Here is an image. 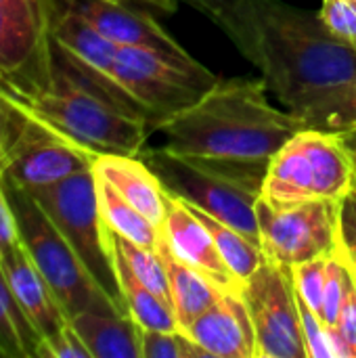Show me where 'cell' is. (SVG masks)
Segmentation results:
<instances>
[{"mask_svg":"<svg viewBox=\"0 0 356 358\" xmlns=\"http://www.w3.org/2000/svg\"><path fill=\"white\" fill-rule=\"evenodd\" d=\"M344 138H346V145L350 147V151H353V157H355V164H356V130L355 132H348V134H342Z\"/></svg>","mask_w":356,"mask_h":358,"instance_id":"8d00e7d4","label":"cell"},{"mask_svg":"<svg viewBox=\"0 0 356 358\" xmlns=\"http://www.w3.org/2000/svg\"><path fill=\"white\" fill-rule=\"evenodd\" d=\"M262 78L216 80L193 105L155 124L166 147L218 159H271L304 128L292 111L271 105Z\"/></svg>","mask_w":356,"mask_h":358,"instance_id":"7a4b0ae2","label":"cell"},{"mask_svg":"<svg viewBox=\"0 0 356 358\" xmlns=\"http://www.w3.org/2000/svg\"><path fill=\"white\" fill-rule=\"evenodd\" d=\"M55 2L84 17L94 29H99L105 38H109L120 46H138V48L153 50L193 76L218 80L208 67H204L197 59H193L149 13L128 6V2H113V0H55Z\"/></svg>","mask_w":356,"mask_h":358,"instance_id":"7c38bea8","label":"cell"},{"mask_svg":"<svg viewBox=\"0 0 356 358\" xmlns=\"http://www.w3.org/2000/svg\"><path fill=\"white\" fill-rule=\"evenodd\" d=\"M334 329L340 334V338L348 350V358H356V283L340 310V317H338V323Z\"/></svg>","mask_w":356,"mask_h":358,"instance_id":"836d02e7","label":"cell"},{"mask_svg":"<svg viewBox=\"0 0 356 358\" xmlns=\"http://www.w3.org/2000/svg\"><path fill=\"white\" fill-rule=\"evenodd\" d=\"M0 264L4 268L15 300L19 302L29 323L36 327L40 338L48 340L59 334L69 323V319L63 313L46 279L31 262L23 243H19L10 254H6Z\"/></svg>","mask_w":356,"mask_h":358,"instance_id":"9a60e30c","label":"cell"},{"mask_svg":"<svg viewBox=\"0 0 356 358\" xmlns=\"http://www.w3.org/2000/svg\"><path fill=\"white\" fill-rule=\"evenodd\" d=\"M241 296L254 325L256 358H308L292 268L264 260Z\"/></svg>","mask_w":356,"mask_h":358,"instance_id":"9c48e42d","label":"cell"},{"mask_svg":"<svg viewBox=\"0 0 356 358\" xmlns=\"http://www.w3.org/2000/svg\"><path fill=\"white\" fill-rule=\"evenodd\" d=\"M342 203L311 199L290 206L256 201L260 245L266 260L292 268L315 258H329L340 248Z\"/></svg>","mask_w":356,"mask_h":358,"instance_id":"ba28073f","label":"cell"},{"mask_svg":"<svg viewBox=\"0 0 356 358\" xmlns=\"http://www.w3.org/2000/svg\"><path fill=\"white\" fill-rule=\"evenodd\" d=\"M340 252L348 262L356 279V216L350 199L346 197L342 203V222H340Z\"/></svg>","mask_w":356,"mask_h":358,"instance_id":"d6a6232c","label":"cell"},{"mask_svg":"<svg viewBox=\"0 0 356 358\" xmlns=\"http://www.w3.org/2000/svg\"><path fill=\"white\" fill-rule=\"evenodd\" d=\"M355 275L338 248V252L334 256H329V262H327V279H325L323 304H321V313H319V317L323 319V323L327 327H336L340 310H342L350 289L355 287Z\"/></svg>","mask_w":356,"mask_h":358,"instance_id":"d4e9b609","label":"cell"},{"mask_svg":"<svg viewBox=\"0 0 356 358\" xmlns=\"http://www.w3.org/2000/svg\"><path fill=\"white\" fill-rule=\"evenodd\" d=\"M118 283L124 296V304L128 315L143 327L153 331H180L174 308L164 302L157 294H153L147 285H143L130 268L113 254Z\"/></svg>","mask_w":356,"mask_h":358,"instance_id":"ffe728a7","label":"cell"},{"mask_svg":"<svg viewBox=\"0 0 356 358\" xmlns=\"http://www.w3.org/2000/svg\"><path fill=\"white\" fill-rule=\"evenodd\" d=\"M109 241H111L113 254L130 268V273L143 285H147L153 294H157L164 302H168L172 306V292H170V283H168V273H166V266H164L159 252L151 250V248H143L138 243H132L130 239L118 235L111 229H109Z\"/></svg>","mask_w":356,"mask_h":358,"instance_id":"603a6c76","label":"cell"},{"mask_svg":"<svg viewBox=\"0 0 356 358\" xmlns=\"http://www.w3.org/2000/svg\"><path fill=\"white\" fill-rule=\"evenodd\" d=\"M29 195L48 214L109 300L122 313H128L115 275L109 229L101 214L92 168Z\"/></svg>","mask_w":356,"mask_h":358,"instance_id":"8992f818","label":"cell"},{"mask_svg":"<svg viewBox=\"0 0 356 358\" xmlns=\"http://www.w3.org/2000/svg\"><path fill=\"white\" fill-rule=\"evenodd\" d=\"M38 358H90V352L71 323H67L59 334L40 342Z\"/></svg>","mask_w":356,"mask_h":358,"instance_id":"f546056e","label":"cell"},{"mask_svg":"<svg viewBox=\"0 0 356 358\" xmlns=\"http://www.w3.org/2000/svg\"><path fill=\"white\" fill-rule=\"evenodd\" d=\"M356 185V164L342 134L296 132L269 162L260 197L275 206L311 199L344 201Z\"/></svg>","mask_w":356,"mask_h":358,"instance_id":"5b68a950","label":"cell"},{"mask_svg":"<svg viewBox=\"0 0 356 358\" xmlns=\"http://www.w3.org/2000/svg\"><path fill=\"white\" fill-rule=\"evenodd\" d=\"M187 336L210 358H256L254 325L241 292H220Z\"/></svg>","mask_w":356,"mask_h":358,"instance_id":"5bb4252c","label":"cell"},{"mask_svg":"<svg viewBox=\"0 0 356 358\" xmlns=\"http://www.w3.org/2000/svg\"><path fill=\"white\" fill-rule=\"evenodd\" d=\"M304 128H315L332 134H348L356 130V78L334 99L302 117Z\"/></svg>","mask_w":356,"mask_h":358,"instance_id":"cb8c5ba5","label":"cell"},{"mask_svg":"<svg viewBox=\"0 0 356 358\" xmlns=\"http://www.w3.org/2000/svg\"><path fill=\"white\" fill-rule=\"evenodd\" d=\"M113 2H128V0H113ZM132 2H141V4H149L155 6L164 13H174L176 10V2L178 0H132Z\"/></svg>","mask_w":356,"mask_h":358,"instance_id":"d590c367","label":"cell"},{"mask_svg":"<svg viewBox=\"0 0 356 358\" xmlns=\"http://www.w3.org/2000/svg\"><path fill=\"white\" fill-rule=\"evenodd\" d=\"M296 298H298V310H300V319H302V329H304L308 358H332L327 325L298 294H296Z\"/></svg>","mask_w":356,"mask_h":358,"instance_id":"f1b7e54d","label":"cell"},{"mask_svg":"<svg viewBox=\"0 0 356 358\" xmlns=\"http://www.w3.org/2000/svg\"><path fill=\"white\" fill-rule=\"evenodd\" d=\"M97 193H99V206L105 224L115 231L118 235L130 239L132 243H138L143 248L157 250L162 241V229L155 227L145 214H141L134 206H130L107 180L97 176Z\"/></svg>","mask_w":356,"mask_h":358,"instance_id":"44dd1931","label":"cell"},{"mask_svg":"<svg viewBox=\"0 0 356 358\" xmlns=\"http://www.w3.org/2000/svg\"><path fill=\"white\" fill-rule=\"evenodd\" d=\"M0 92L21 111L94 153L138 155L155 130L147 117L122 107L80 71L55 42L48 82L29 88L0 86Z\"/></svg>","mask_w":356,"mask_h":358,"instance_id":"3957f363","label":"cell"},{"mask_svg":"<svg viewBox=\"0 0 356 358\" xmlns=\"http://www.w3.org/2000/svg\"><path fill=\"white\" fill-rule=\"evenodd\" d=\"M350 2H355V4H356V0H350Z\"/></svg>","mask_w":356,"mask_h":358,"instance_id":"f35d334b","label":"cell"},{"mask_svg":"<svg viewBox=\"0 0 356 358\" xmlns=\"http://www.w3.org/2000/svg\"><path fill=\"white\" fill-rule=\"evenodd\" d=\"M187 2H189L193 8L201 10L204 15H208V17L214 21V19L220 17L222 13L235 8L241 0H187Z\"/></svg>","mask_w":356,"mask_h":358,"instance_id":"e575fe53","label":"cell"},{"mask_svg":"<svg viewBox=\"0 0 356 358\" xmlns=\"http://www.w3.org/2000/svg\"><path fill=\"white\" fill-rule=\"evenodd\" d=\"M40 342V334L15 300L0 264V357L38 358Z\"/></svg>","mask_w":356,"mask_h":358,"instance_id":"7402d4cb","label":"cell"},{"mask_svg":"<svg viewBox=\"0 0 356 358\" xmlns=\"http://www.w3.org/2000/svg\"><path fill=\"white\" fill-rule=\"evenodd\" d=\"M141 358H210L183 331L141 329Z\"/></svg>","mask_w":356,"mask_h":358,"instance_id":"484cf974","label":"cell"},{"mask_svg":"<svg viewBox=\"0 0 356 358\" xmlns=\"http://www.w3.org/2000/svg\"><path fill=\"white\" fill-rule=\"evenodd\" d=\"M19 128H21V111L4 94H0V174L17 141Z\"/></svg>","mask_w":356,"mask_h":358,"instance_id":"4dcf8cb0","label":"cell"},{"mask_svg":"<svg viewBox=\"0 0 356 358\" xmlns=\"http://www.w3.org/2000/svg\"><path fill=\"white\" fill-rule=\"evenodd\" d=\"M348 199H350V206H353V210H355V216H356V185H355V189H353V193L348 195Z\"/></svg>","mask_w":356,"mask_h":358,"instance_id":"74e56055","label":"cell"},{"mask_svg":"<svg viewBox=\"0 0 356 358\" xmlns=\"http://www.w3.org/2000/svg\"><path fill=\"white\" fill-rule=\"evenodd\" d=\"M162 237L183 262L206 275L218 289L241 292V283L235 279V275L222 260L210 231L178 197L168 193Z\"/></svg>","mask_w":356,"mask_h":358,"instance_id":"4fadbf2b","label":"cell"},{"mask_svg":"<svg viewBox=\"0 0 356 358\" xmlns=\"http://www.w3.org/2000/svg\"><path fill=\"white\" fill-rule=\"evenodd\" d=\"M138 157L168 195L204 210L260 243L256 201L271 159H218L162 147H143Z\"/></svg>","mask_w":356,"mask_h":358,"instance_id":"277c9868","label":"cell"},{"mask_svg":"<svg viewBox=\"0 0 356 358\" xmlns=\"http://www.w3.org/2000/svg\"><path fill=\"white\" fill-rule=\"evenodd\" d=\"M111 82L145 111L153 126L193 105L216 84V80L199 78L180 69L153 50L120 44L111 69Z\"/></svg>","mask_w":356,"mask_h":358,"instance_id":"30bf717a","label":"cell"},{"mask_svg":"<svg viewBox=\"0 0 356 358\" xmlns=\"http://www.w3.org/2000/svg\"><path fill=\"white\" fill-rule=\"evenodd\" d=\"M321 21L342 42L356 48V4L350 0H323Z\"/></svg>","mask_w":356,"mask_h":358,"instance_id":"83f0119b","label":"cell"},{"mask_svg":"<svg viewBox=\"0 0 356 358\" xmlns=\"http://www.w3.org/2000/svg\"><path fill=\"white\" fill-rule=\"evenodd\" d=\"M97 155L42 120L21 111V128L0 176L21 191L36 193L90 170Z\"/></svg>","mask_w":356,"mask_h":358,"instance_id":"8fae6325","label":"cell"},{"mask_svg":"<svg viewBox=\"0 0 356 358\" xmlns=\"http://www.w3.org/2000/svg\"><path fill=\"white\" fill-rule=\"evenodd\" d=\"M214 23L300 120L356 78V48L338 40L319 13L283 0H241Z\"/></svg>","mask_w":356,"mask_h":358,"instance_id":"6da1fadb","label":"cell"},{"mask_svg":"<svg viewBox=\"0 0 356 358\" xmlns=\"http://www.w3.org/2000/svg\"><path fill=\"white\" fill-rule=\"evenodd\" d=\"M327 262L329 258H315L292 266L296 294L319 315L323 304V289L327 279Z\"/></svg>","mask_w":356,"mask_h":358,"instance_id":"4316f807","label":"cell"},{"mask_svg":"<svg viewBox=\"0 0 356 358\" xmlns=\"http://www.w3.org/2000/svg\"><path fill=\"white\" fill-rule=\"evenodd\" d=\"M157 252L164 260L166 273H168V283L172 292V306L174 315L178 321V327L183 334L189 331V327L195 323L199 315H204L218 298L222 289H218L206 275L195 271L191 264L183 262L170 248L168 243L159 241Z\"/></svg>","mask_w":356,"mask_h":358,"instance_id":"ac0fdd59","label":"cell"},{"mask_svg":"<svg viewBox=\"0 0 356 358\" xmlns=\"http://www.w3.org/2000/svg\"><path fill=\"white\" fill-rule=\"evenodd\" d=\"M92 172L107 180L130 206L162 229L166 218V191L159 178L138 155L99 153Z\"/></svg>","mask_w":356,"mask_h":358,"instance_id":"2e32d148","label":"cell"},{"mask_svg":"<svg viewBox=\"0 0 356 358\" xmlns=\"http://www.w3.org/2000/svg\"><path fill=\"white\" fill-rule=\"evenodd\" d=\"M21 243L17 214L10 206V199L6 195V187L0 178V260L10 254Z\"/></svg>","mask_w":356,"mask_h":358,"instance_id":"1f68e13d","label":"cell"},{"mask_svg":"<svg viewBox=\"0 0 356 358\" xmlns=\"http://www.w3.org/2000/svg\"><path fill=\"white\" fill-rule=\"evenodd\" d=\"M90 358H141V325L118 308H88L69 319Z\"/></svg>","mask_w":356,"mask_h":358,"instance_id":"e0dca14e","label":"cell"},{"mask_svg":"<svg viewBox=\"0 0 356 358\" xmlns=\"http://www.w3.org/2000/svg\"><path fill=\"white\" fill-rule=\"evenodd\" d=\"M185 203V201H183ZM199 220L201 224L210 231L222 260L227 262V266L231 268V273L235 275V279L241 283V287L245 285V281L256 273V268L266 260L264 252H262V245L252 241L248 235H243L241 231H237L235 227L206 214L204 210L195 208V206H189L185 203Z\"/></svg>","mask_w":356,"mask_h":358,"instance_id":"d6986e66","label":"cell"},{"mask_svg":"<svg viewBox=\"0 0 356 358\" xmlns=\"http://www.w3.org/2000/svg\"><path fill=\"white\" fill-rule=\"evenodd\" d=\"M4 187L17 214L21 243L50 285L67 319L88 308H118L90 277L78 254L71 250L40 203L27 191H21L8 182H4Z\"/></svg>","mask_w":356,"mask_h":358,"instance_id":"52a82bcc","label":"cell"}]
</instances>
